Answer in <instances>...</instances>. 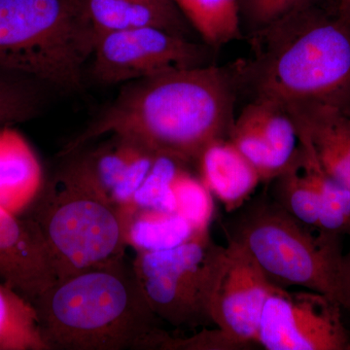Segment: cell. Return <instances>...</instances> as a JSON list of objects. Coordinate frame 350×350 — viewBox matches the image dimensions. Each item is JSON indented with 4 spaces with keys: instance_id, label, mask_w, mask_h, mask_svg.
Instances as JSON below:
<instances>
[{
    "instance_id": "cell-12",
    "label": "cell",
    "mask_w": 350,
    "mask_h": 350,
    "mask_svg": "<svg viewBox=\"0 0 350 350\" xmlns=\"http://www.w3.org/2000/svg\"><path fill=\"white\" fill-rule=\"evenodd\" d=\"M283 107L322 170L350 189V107L301 103Z\"/></svg>"
},
{
    "instance_id": "cell-21",
    "label": "cell",
    "mask_w": 350,
    "mask_h": 350,
    "mask_svg": "<svg viewBox=\"0 0 350 350\" xmlns=\"http://www.w3.org/2000/svg\"><path fill=\"white\" fill-rule=\"evenodd\" d=\"M174 1L208 46L217 47L241 34V0Z\"/></svg>"
},
{
    "instance_id": "cell-19",
    "label": "cell",
    "mask_w": 350,
    "mask_h": 350,
    "mask_svg": "<svg viewBox=\"0 0 350 350\" xmlns=\"http://www.w3.org/2000/svg\"><path fill=\"white\" fill-rule=\"evenodd\" d=\"M236 120L256 131L287 169L296 161L300 151L298 131L282 105L252 100Z\"/></svg>"
},
{
    "instance_id": "cell-28",
    "label": "cell",
    "mask_w": 350,
    "mask_h": 350,
    "mask_svg": "<svg viewBox=\"0 0 350 350\" xmlns=\"http://www.w3.org/2000/svg\"><path fill=\"white\" fill-rule=\"evenodd\" d=\"M334 4L338 15L350 21V0H334Z\"/></svg>"
},
{
    "instance_id": "cell-18",
    "label": "cell",
    "mask_w": 350,
    "mask_h": 350,
    "mask_svg": "<svg viewBox=\"0 0 350 350\" xmlns=\"http://www.w3.org/2000/svg\"><path fill=\"white\" fill-rule=\"evenodd\" d=\"M300 163L319 192L317 231L332 238H350V189L338 183L320 167L312 151L300 142Z\"/></svg>"
},
{
    "instance_id": "cell-11",
    "label": "cell",
    "mask_w": 350,
    "mask_h": 350,
    "mask_svg": "<svg viewBox=\"0 0 350 350\" xmlns=\"http://www.w3.org/2000/svg\"><path fill=\"white\" fill-rule=\"evenodd\" d=\"M0 280L31 303L55 282L36 226L0 207Z\"/></svg>"
},
{
    "instance_id": "cell-2",
    "label": "cell",
    "mask_w": 350,
    "mask_h": 350,
    "mask_svg": "<svg viewBox=\"0 0 350 350\" xmlns=\"http://www.w3.org/2000/svg\"><path fill=\"white\" fill-rule=\"evenodd\" d=\"M252 41L254 57L234 75L253 100L350 107V21L333 3L295 11L255 31Z\"/></svg>"
},
{
    "instance_id": "cell-16",
    "label": "cell",
    "mask_w": 350,
    "mask_h": 350,
    "mask_svg": "<svg viewBox=\"0 0 350 350\" xmlns=\"http://www.w3.org/2000/svg\"><path fill=\"white\" fill-rule=\"evenodd\" d=\"M42 184L40 163L27 140L9 126L0 129V207L25 211Z\"/></svg>"
},
{
    "instance_id": "cell-20",
    "label": "cell",
    "mask_w": 350,
    "mask_h": 350,
    "mask_svg": "<svg viewBox=\"0 0 350 350\" xmlns=\"http://www.w3.org/2000/svg\"><path fill=\"white\" fill-rule=\"evenodd\" d=\"M0 350H48L31 301L0 283Z\"/></svg>"
},
{
    "instance_id": "cell-5",
    "label": "cell",
    "mask_w": 350,
    "mask_h": 350,
    "mask_svg": "<svg viewBox=\"0 0 350 350\" xmlns=\"http://www.w3.org/2000/svg\"><path fill=\"white\" fill-rule=\"evenodd\" d=\"M98 36L83 0H0V69L80 89Z\"/></svg>"
},
{
    "instance_id": "cell-17",
    "label": "cell",
    "mask_w": 350,
    "mask_h": 350,
    "mask_svg": "<svg viewBox=\"0 0 350 350\" xmlns=\"http://www.w3.org/2000/svg\"><path fill=\"white\" fill-rule=\"evenodd\" d=\"M126 245L137 252L172 250L192 239L196 231L179 214L133 204L122 206Z\"/></svg>"
},
{
    "instance_id": "cell-13",
    "label": "cell",
    "mask_w": 350,
    "mask_h": 350,
    "mask_svg": "<svg viewBox=\"0 0 350 350\" xmlns=\"http://www.w3.org/2000/svg\"><path fill=\"white\" fill-rule=\"evenodd\" d=\"M112 137L88 155L94 175L109 199L124 206L131 204L159 155L128 138Z\"/></svg>"
},
{
    "instance_id": "cell-7",
    "label": "cell",
    "mask_w": 350,
    "mask_h": 350,
    "mask_svg": "<svg viewBox=\"0 0 350 350\" xmlns=\"http://www.w3.org/2000/svg\"><path fill=\"white\" fill-rule=\"evenodd\" d=\"M222 250L206 230L172 250L137 253L133 271L157 317L175 327L213 325L209 298Z\"/></svg>"
},
{
    "instance_id": "cell-14",
    "label": "cell",
    "mask_w": 350,
    "mask_h": 350,
    "mask_svg": "<svg viewBox=\"0 0 350 350\" xmlns=\"http://www.w3.org/2000/svg\"><path fill=\"white\" fill-rule=\"evenodd\" d=\"M198 163L200 180L228 213L241 208L262 182L257 170L228 138L211 142Z\"/></svg>"
},
{
    "instance_id": "cell-10",
    "label": "cell",
    "mask_w": 350,
    "mask_h": 350,
    "mask_svg": "<svg viewBox=\"0 0 350 350\" xmlns=\"http://www.w3.org/2000/svg\"><path fill=\"white\" fill-rule=\"evenodd\" d=\"M276 288L243 248L227 241L208 310L213 325L232 349L258 344L265 304Z\"/></svg>"
},
{
    "instance_id": "cell-27",
    "label": "cell",
    "mask_w": 350,
    "mask_h": 350,
    "mask_svg": "<svg viewBox=\"0 0 350 350\" xmlns=\"http://www.w3.org/2000/svg\"><path fill=\"white\" fill-rule=\"evenodd\" d=\"M340 304L350 313V247L344 254L340 282Z\"/></svg>"
},
{
    "instance_id": "cell-15",
    "label": "cell",
    "mask_w": 350,
    "mask_h": 350,
    "mask_svg": "<svg viewBox=\"0 0 350 350\" xmlns=\"http://www.w3.org/2000/svg\"><path fill=\"white\" fill-rule=\"evenodd\" d=\"M83 4L98 38L109 32L140 27L188 36L184 15L174 0H83Z\"/></svg>"
},
{
    "instance_id": "cell-25",
    "label": "cell",
    "mask_w": 350,
    "mask_h": 350,
    "mask_svg": "<svg viewBox=\"0 0 350 350\" xmlns=\"http://www.w3.org/2000/svg\"><path fill=\"white\" fill-rule=\"evenodd\" d=\"M183 163L159 155L146 178L137 189L131 204L144 208L175 213V200L172 192V182Z\"/></svg>"
},
{
    "instance_id": "cell-24",
    "label": "cell",
    "mask_w": 350,
    "mask_h": 350,
    "mask_svg": "<svg viewBox=\"0 0 350 350\" xmlns=\"http://www.w3.org/2000/svg\"><path fill=\"white\" fill-rule=\"evenodd\" d=\"M175 213L188 221L196 231L209 230L213 216V194L200 179L179 170L172 182Z\"/></svg>"
},
{
    "instance_id": "cell-1",
    "label": "cell",
    "mask_w": 350,
    "mask_h": 350,
    "mask_svg": "<svg viewBox=\"0 0 350 350\" xmlns=\"http://www.w3.org/2000/svg\"><path fill=\"white\" fill-rule=\"evenodd\" d=\"M237 90L234 72L211 64L126 83L61 155L109 133L183 165L198 163L211 142L229 137Z\"/></svg>"
},
{
    "instance_id": "cell-6",
    "label": "cell",
    "mask_w": 350,
    "mask_h": 350,
    "mask_svg": "<svg viewBox=\"0 0 350 350\" xmlns=\"http://www.w3.org/2000/svg\"><path fill=\"white\" fill-rule=\"evenodd\" d=\"M237 211L223 222L227 241L243 248L269 282L319 292L340 304L342 239L313 234L267 196L247 200Z\"/></svg>"
},
{
    "instance_id": "cell-3",
    "label": "cell",
    "mask_w": 350,
    "mask_h": 350,
    "mask_svg": "<svg viewBox=\"0 0 350 350\" xmlns=\"http://www.w3.org/2000/svg\"><path fill=\"white\" fill-rule=\"evenodd\" d=\"M32 305L48 350H163L170 338L125 256L56 280Z\"/></svg>"
},
{
    "instance_id": "cell-22",
    "label": "cell",
    "mask_w": 350,
    "mask_h": 350,
    "mask_svg": "<svg viewBox=\"0 0 350 350\" xmlns=\"http://www.w3.org/2000/svg\"><path fill=\"white\" fill-rule=\"evenodd\" d=\"M271 181L275 183L271 199L295 219L317 231L319 192L310 175L301 167L300 151L292 165Z\"/></svg>"
},
{
    "instance_id": "cell-26",
    "label": "cell",
    "mask_w": 350,
    "mask_h": 350,
    "mask_svg": "<svg viewBox=\"0 0 350 350\" xmlns=\"http://www.w3.org/2000/svg\"><path fill=\"white\" fill-rule=\"evenodd\" d=\"M329 3L334 4V0H243L241 9L243 4L246 17L256 31L295 11Z\"/></svg>"
},
{
    "instance_id": "cell-8",
    "label": "cell",
    "mask_w": 350,
    "mask_h": 350,
    "mask_svg": "<svg viewBox=\"0 0 350 350\" xmlns=\"http://www.w3.org/2000/svg\"><path fill=\"white\" fill-rule=\"evenodd\" d=\"M92 59V75L105 85L209 66L208 51L204 46L157 27L103 34Z\"/></svg>"
},
{
    "instance_id": "cell-23",
    "label": "cell",
    "mask_w": 350,
    "mask_h": 350,
    "mask_svg": "<svg viewBox=\"0 0 350 350\" xmlns=\"http://www.w3.org/2000/svg\"><path fill=\"white\" fill-rule=\"evenodd\" d=\"M27 76L0 69V129L36 117L42 107V94Z\"/></svg>"
},
{
    "instance_id": "cell-9",
    "label": "cell",
    "mask_w": 350,
    "mask_h": 350,
    "mask_svg": "<svg viewBox=\"0 0 350 350\" xmlns=\"http://www.w3.org/2000/svg\"><path fill=\"white\" fill-rule=\"evenodd\" d=\"M342 308L319 292L278 287L265 304L258 345L267 350H350Z\"/></svg>"
},
{
    "instance_id": "cell-4",
    "label": "cell",
    "mask_w": 350,
    "mask_h": 350,
    "mask_svg": "<svg viewBox=\"0 0 350 350\" xmlns=\"http://www.w3.org/2000/svg\"><path fill=\"white\" fill-rule=\"evenodd\" d=\"M71 155L25 215L42 237L56 280L125 256L126 246L122 206L98 183L89 155Z\"/></svg>"
}]
</instances>
